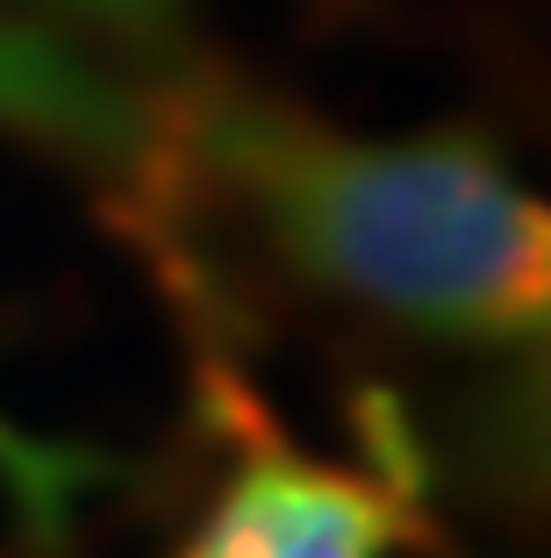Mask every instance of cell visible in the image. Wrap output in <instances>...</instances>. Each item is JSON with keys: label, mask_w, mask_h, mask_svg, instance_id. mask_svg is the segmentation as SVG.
<instances>
[{"label": "cell", "mask_w": 551, "mask_h": 558, "mask_svg": "<svg viewBox=\"0 0 551 558\" xmlns=\"http://www.w3.org/2000/svg\"><path fill=\"white\" fill-rule=\"evenodd\" d=\"M151 172L215 194L315 294L438 344H544L551 215L487 136H358L237 72L151 100Z\"/></svg>", "instance_id": "obj_1"}, {"label": "cell", "mask_w": 551, "mask_h": 558, "mask_svg": "<svg viewBox=\"0 0 551 558\" xmlns=\"http://www.w3.org/2000/svg\"><path fill=\"white\" fill-rule=\"evenodd\" d=\"M422 530V487L402 451L387 465L323 459L243 409L237 465L172 558H402Z\"/></svg>", "instance_id": "obj_2"}, {"label": "cell", "mask_w": 551, "mask_h": 558, "mask_svg": "<svg viewBox=\"0 0 551 558\" xmlns=\"http://www.w3.org/2000/svg\"><path fill=\"white\" fill-rule=\"evenodd\" d=\"M0 130L108 180H151V100L50 22H0Z\"/></svg>", "instance_id": "obj_3"}, {"label": "cell", "mask_w": 551, "mask_h": 558, "mask_svg": "<svg viewBox=\"0 0 551 558\" xmlns=\"http://www.w3.org/2000/svg\"><path fill=\"white\" fill-rule=\"evenodd\" d=\"M108 480H115V459H100L86 444L36 437L15 415H0V494H8L15 523L36 544H65L72 523H80V501Z\"/></svg>", "instance_id": "obj_4"}, {"label": "cell", "mask_w": 551, "mask_h": 558, "mask_svg": "<svg viewBox=\"0 0 551 558\" xmlns=\"http://www.w3.org/2000/svg\"><path fill=\"white\" fill-rule=\"evenodd\" d=\"M36 8H50V15H65V22H86V29H158V22H172L179 0H36Z\"/></svg>", "instance_id": "obj_5"}]
</instances>
